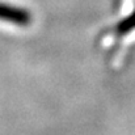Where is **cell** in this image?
Returning <instances> with one entry per match:
<instances>
[{
	"label": "cell",
	"instance_id": "1",
	"mask_svg": "<svg viewBox=\"0 0 135 135\" xmlns=\"http://www.w3.org/2000/svg\"><path fill=\"white\" fill-rule=\"evenodd\" d=\"M0 20L12 22L13 25H17V26H28L32 21V16H30V12L22 8L0 3Z\"/></svg>",
	"mask_w": 135,
	"mask_h": 135
},
{
	"label": "cell",
	"instance_id": "2",
	"mask_svg": "<svg viewBox=\"0 0 135 135\" xmlns=\"http://www.w3.org/2000/svg\"><path fill=\"white\" fill-rule=\"evenodd\" d=\"M133 28H135V13L131 15L127 20L122 21V22L118 25L119 33H125V32H127V30H130V29H133Z\"/></svg>",
	"mask_w": 135,
	"mask_h": 135
}]
</instances>
